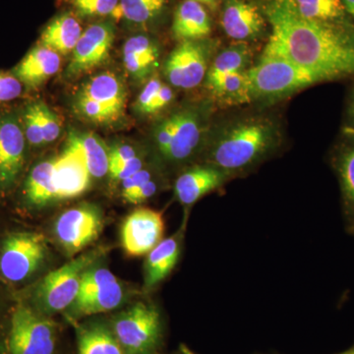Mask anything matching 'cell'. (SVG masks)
I'll return each instance as SVG.
<instances>
[{"label": "cell", "instance_id": "1", "mask_svg": "<svg viewBox=\"0 0 354 354\" xmlns=\"http://www.w3.org/2000/svg\"><path fill=\"white\" fill-rule=\"evenodd\" d=\"M271 36L263 53L279 55L324 81L354 74V24L305 18L291 0H268Z\"/></svg>", "mask_w": 354, "mask_h": 354}, {"label": "cell", "instance_id": "2", "mask_svg": "<svg viewBox=\"0 0 354 354\" xmlns=\"http://www.w3.org/2000/svg\"><path fill=\"white\" fill-rule=\"evenodd\" d=\"M279 127L264 116H249L230 121L209 144L206 165L215 167L230 178L252 171L278 149Z\"/></svg>", "mask_w": 354, "mask_h": 354}, {"label": "cell", "instance_id": "3", "mask_svg": "<svg viewBox=\"0 0 354 354\" xmlns=\"http://www.w3.org/2000/svg\"><path fill=\"white\" fill-rule=\"evenodd\" d=\"M252 101L271 102L297 91L325 82L320 76L279 55L263 53L259 62L247 70Z\"/></svg>", "mask_w": 354, "mask_h": 354}, {"label": "cell", "instance_id": "4", "mask_svg": "<svg viewBox=\"0 0 354 354\" xmlns=\"http://www.w3.org/2000/svg\"><path fill=\"white\" fill-rule=\"evenodd\" d=\"M127 91L120 77L104 72L88 79L74 99V109L84 120L111 125L124 116Z\"/></svg>", "mask_w": 354, "mask_h": 354}, {"label": "cell", "instance_id": "5", "mask_svg": "<svg viewBox=\"0 0 354 354\" xmlns=\"http://www.w3.org/2000/svg\"><path fill=\"white\" fill-rule=\"evenodd\" d=\"M204 125L201 113L195 109H185L172 113L153 129L158 152L167 162L188 160L201 144Z\"/></svg>", "mask_w": 354, "mask_h": 354}, {"label": "cell", "instance_id": "6", "mask_svg": "<svg viewBox=\"0 0 354 354\" xmlns=\"http://www.w3.org/2000/svg\"><path fill=\"white\" fill-rule=\"evenodd\" d=\"M113 333L128 354H148L160 339V313L152 305L139 302L114 321Z\"/></svg>", "mask_w": 354, "mask_h": 354}, {"label": "cell", "instance_id": "7", "mask_svg": "<svg viewBox=\"0 0 354 354\" xmlns=\"http://www.w3.org/2000/svg\"><path fill=\"white\" fill-rule=\"evenodd\" d=\"M95 259L97 252L83 254L50 272L37 290L41 306L48 312H58L73 304L80 290L84 272Z\"/></svg>", "mask_w": 354, "mask_h": 354}, {"label": "cell", "instance_id": "8", "mask_svg": "<svg viewBox=\"0 0 354 354\" xmlns=\"http://www.w3.org/2000/svg\"><path fill=\"white\" fill-rule=\"evenodd\" d=\"M214 44L207 39L183 41L171 51L165 64V75L176 88H196L206 79Z\"/></svg>", "mask_w": 354, "mask_h": 354}, {"label": "cell", "instance_id": "9", "mask_svg": "<svg viewBox=\"0 0 354 354\" xmlns=\"http://www.w3.org/2000/svg\"><path fill=\"white\" fill-rule=\"evenodd\" d=\"M124 298L122 286L106 268H90L84 272L80 290L73 302L77 315H92L115 309Z\"/></svg>", "mask_w": 354, "mask_h": 354}, {"label": "cell", "instance_id": "10", "mask_svg": "<svg viewBox=\"0 0 354 354\" xmlns=\"http://www.w3.org/2000/svg\"><path fill=\"white\" fill-rule=\"evenodd\" d=\"M46 253L43 235L34 232L9 235L2 246L0 272L8 281H23L38 269Z\"/></svg>", "mask_w": 354, "mask_h": 354}, {"label": "cell", "instance_id": "11", "mask_svg": "<svg viewBox=\"0 0 354 354\" xmlns=\"http://www.w3.org/2000/svg\"><path fill=\"white\" fill-rule=\"evenodd\" d=\"M9 348L11 354H53L55 326L48 319L20 305L13 313Z\"/></svg>", "mask_w": 354, "mask_h": 354}, {"label": "cell", "instance_id": "12", "mask_svg": "<svg viewBox=\"0 0 354 354\" xmlns=\"http://www.w3.org/2000/svg\"><path fill=\"white\" fill-rule=\"evenodd\" d=\"M101 230V213L90 205L64 212L55 225L58 241L70 255L80 252L92 243L99 236Z\"/></svg>", "mask_w": 354, "mask_h": 354}, {"label": "cell", "instance_id": "13", "mask_svg": "<svg viewBox=\"0 0 354 354\" xmlns=\"http://www.w3.org/2000/svg\"><path fill=\"white\" fill-rule=\"evenodd\" d=\"M165 221L155 209H135L125 218L121 227V243L130 256L146 255L162 241Z\"/></svg>", "mask_w": 354, "mask_h": 354}, {"label": "cell", "instance_id": "14", "mask_svg": "<svg viewBox=\"0 0 354 354\" xmlns=\"http://www.w3.org/2000/svg\"><path fill=\"white\" fill-rule=\"evenodd\" d=\"M113 41V25L97 23L88 27L72 51L71 62L67 67L68 76L82 75L101 65L108 58Z\"/></svg>", "mask_w": 354, "mask_h": 354}, {"label": "cell", "instance_id": "15", "mask_svg": "<svg viewBox=\"0 0 354 354\" xmlns=\"http://www.w3.org/2000/svg\"><path fill=\"white\" fill-rule=\"evenodd\" d=\"M221 26L230 38L246 43L259 38L265 31L264 14L247 0H227L221 14Z\"/></svg>", "mask_w": 354, "mask_h": 354}, {"label": "cell", "instance_id": "16", "mask_svg": "<svg viewBox=\"0 0 354 354\" xmlns=\"http://www.w3.org/2000/svg\"><path fill=\"white\" fill-rule=\"evenodd\" d=\"M25 134L12 116L0 118V183L12 184L24 162Z\"/></svg>", "mask_w": 354, "mask_h": 354}, {"label": "cell", "instance_id": "17", "mask_svg": "<svg viewBox=\"0 0 354 354\" xmlns=\"http://www.w3.org/2000/svg\"><path fill=\"white\" fill-rule=\"evenodd\" d=\"M53 180L57 199H69L82 194L90 185L91 174L78 153L67 146L59 157L53 160Z\"/></svg>", "mask_w": 354, "mask_h": 354}, {"label": "cell", "instance_id": "18", "mask_svg": "<svg viewBox=\"0 0 354 354\" xmlns=\"http://www.w3.org/2000/svg\"><path fill=\"white\" fill-rule=\"evenodd\" d=\"M230 179L225 172L215 167L198 165L177 177L174 192L181 204L191 206L205 195L223 187Z\"/></svg>", "mask_w": 354, "mask_h": 354}, {"label": "cell", "instance_id": "19", "mask_svg": "<svg viewBox=\"0 0 354 354\" xmlns=\"http://www.w3.org/2000/svg\"><path fill=\"white\" fill-rule=\"evenodd\" d=\"M123 64L134 80L149 78L158 65L160 48L157 43L145 35H137L127 39L122 50Z\"/></svg>", "mask_w": 354, "mask_h": 354}, {"label": "cell", "instance_id": "20", "mask_svg": "<svg viewBox=\"0 0 354 354\" xmlns=\"http://www.w3.org/2000/svg\"><path fill=\"white\" fill-rule=\"evenodd\" d=\"M346 138L333 156V165L341 186L342 208L348 232L354 227V132L346 130Z\"/></svg>", "mask_w": 354, "mask_h": 354}, {"label": "cell", "instance_id": "21", "mask_svg": "<svg viewBox=\"0 0 354 354\" xmlns=\"http://www.w3.org/2000/svg\"><path fill=\"white\" fill-rule=\"evenodd\" d=\"M60 64L62 59L57 53L39 44L23 58L14 74L28 88H38L57 73Z\"/></svg>", "mask_w": 354, "mask_h": 354}, {"label": "cell", "instance_id": "22", "mask_svg": "<svg viewBox=\"0 0 354 354\" xmlns=\"http://www.w3.org/2000/svg\"><path fill=\"white\" fill-rule=\"evenodd\" d=\"M211 20L206 9L194 0H184L177 7L172 23V32L183 41L207 38L211 32Z\"/></svg>", "mask_w": 354, "mask_h": 354}, {"label": "cell", "instance_id": "23", "mask_svg": "<svg viewBox=\"0 0 354 354\" xmlns=\"http://www.w3.org/2000/svg\"><path fill=\"white\" fill-rule=\"evenodd\" d=\"M181 251V234L162 239L148 253L145 265V286L152 288L158 286L174 269Z\"/></svg>", "mask_w": 354, "mask_h": 354}, {"label": "cell", "instance_id": "24", "mask_svg": "<svg viewBox=\"0 0 354 354\" xmlns=\"http://www.w3.org/2000/svg\"><path fill=\"white\" fill-rule=\"evenodd\" d=\"M83 30L80 22L71 13H64L51 20L41 35V44L58 55L72 53Z\"/></svg>", "mask_w": 354, "mask_h": 354}, {"label": "cell", "instance_id": "25", "mask_svg": "<svg viewBox=\"0 0 354 354\" xmlns=\"http://www.w3.org/2000/svg\"><path fill=\"white\" fill-rule=\"evenodd\" d=\"M82 158L91 176L101 178L109 172V149L97 135L88 132H71L68 145Z\"/></svg>", "mask_w": 354, "mask_h": 354}, {"label": "cell", "instance_id": "26", "mask_svg": "<svg viewBox=\"0 0 354 354\" xmlns=\"http://www.w3.org/2000/svg\"><path fill=\"white\" fill-rule=\"evenodd\" d=\"M251 57L252 53L246 43H237L221 50L209 65L206 85L228 74L247 71L250 68Z\"/></svg>", "mask_w": 354, "mask_h": 354}, {"label": "cell", "instance_id": "27", "mask_svg": "<svg viewBox=\"0 0 354 354\" xmlns=\"http://www.w3.org/2000/svg\"><path fill=\"white\" fill-rule=\"evenodd\" d=\"M214 97L225 106H239L252 102L250 81L245 72L228 74L207 84Z\"/></svg>", "mask_w": 354, "mask_h": 354}, {"label": "cell", "instance_id": "28", "mask_svg": "<svg viewBox=\"0 0 354 354\" xmlns=\"http://www.w3.org/2000/svg\"><path fill=\"white\" fill-rule=\"evenodd\" d=\"M25 193L28 201L37 207L57 199L53 180V160L39 162L32 169L26 183Z\"/></svg>", "mask_w": 354, "mask_h": 354}, {"label": "cell", "instance_id": "29", "mask_svg": "<svg viewBox=\"0 0 354 354\" xmlns=\"http://www.w3.org/2000/svg\"><path fill=\"white\" fill-rule=\"evenodd\" d=\"M167 0H120L111 16L135 24H145L158 17L167 6Z\"/></svg>", "mask_w": 354, "mask_h": 354}, {"label": "cell", "instance_id": "30", "mask_svg": "<svg viewBox=\"0 0 354 354\" xmlns=\"http://www.w3.org/2000/svg\"><path fill=\"white\" fill-rule=\"evenodd\" d=\"M79 354H124L114 335L102 326L88 328L79 335Z\"/></svg>", "mask_w": 354, "mask_h": 354}, {"label": "cell", "instance_id": "31", "mask_svg": "<svg viewBox=\"0 0 354 354\" xmlns=\"http://www.w3.org/2000/svg\"><path fill=\"white\" fill-rule=\"evenodd\" d=\"M298 12L308 19L325 22L349 21L342 0H291Z\"/></svg>", "mask_w": 354, "mask_h": 354}, {"label": "cell", "instance_id": "32", "mask_svg": "<svg viewBox=\"0 0 354 354\" xmlns=\"http://www.w3.org/2000/svg\"><path fill=\"white\" fill-rule=\"evenodd\" d=\"M74 9L84 16L111 15L120 0H68Z\"/></svg>", "mask_w": 354, "mask_h": 354}, {"label": "cell", "instance_id": "33", "mask_svg": "<svg viewBox=\"0 0 354 354\" xmlns=\"http://www.w3.org/2000/svg\"><path fill=\"white\" fill-rule=\"evenodd\" d=\"M39 121L43 130L44 144L53 143L59 137L62 131V122L57 114L44 102H36Z\"/></svg>", "mask_w": 354, "mask_h": 354}, {"label": "cell", "instance_id": "34", "mask_svg": "<svg viewBox=\"0 0 354 354\" xmlns=\"http://www.w3.org/2000/svg\"><path fill=\"white\" fill-rule=\"evenodd\" d=\"M24 121V134L26 139H27L32 145H43V144H44L43 130H41V121H39L36 102L30 104V106L26 109Z\"/></svg>", "mask_w": 354, "mask_h": 354}, {"label": "cell", "instance_id": "35", "mask_svg": "<svg viewBox=\"0 0 354 354\" xmlns=\"http://www.w3.org/2000/svg\"><path fill=\"white\" fill-rule=\"evenodd\" d=\"M143 169V162L141 158L135 157L127 162H118V164L109 165V174L113 180L121 181L127 179Z\"/></svg>", "mask_w": 354, "mask_h": 354}, {"label": "cell", "instance_id": "36", "mask_svg": "<svg viewBox=\"0 0 354 354\" xmlns=\"http://www.w3.org/2000/svg\"><path fill=\"white\" fill-rule=\"evenodd\" d=\"M22 93V83L16 76L0 73V102L12 101Z\"/></svg>", "mask_w": 354, "mask_h": 354}, {"label": "cell", "instance_id": "37", "mask_svg": "<svg viewBox=\"0 0 354 354\" xmlns=\"http://www.w3.org/2000/svg\"><path fill=\"white\" fill-rule=\"evenodd\" d=\"M162 85V83L160 82V79L157 78L151 79L147 83L145 88L140 93L138 99H137L136 109L139 113L149 114L153 100H155L156 95H158Z\"/></svg>", "mask_w": 354, "mask_h": 354}, {"label": "cell", "instance_id": "38", "mask_svg": "<svg viewBox=\"0 0 354 354\" xmlns=\"http://www.w3.org/2000/svg\"><path fill=\"white\" fill-rule=\"evenodd\" d=\"M151 179H152V174L144 169L133 174L132 176L128 177L122 181V197L127 199V197L131 196Z\"/></svg>", "mask_w": 354, "mask_h": 354}, {"label": "cell", "instance_id": "39", "mask_svg": "<svg viewBox=\"0 0 354 354\" xmlns=\"http://www.w3.org/2000/svg\"><path fill=\"white\" fill-rule=\"evenodd\" d=\"M109 165H113L131 160L137 157V153L133 147L127 144H118L109 149Z\"/></svg>", "mask_w": 354, "mask_h": 354}, {"label": "cell", "instance_id": "40", "mask_svg": "<svg viewBox=\"0 0 354 354\" xmlns=\"http://www.w3.org/2000/svg\"><path fill=\"white\" fill-rule=\"evenodd\" d=\"M174 95L172 88L169 86L162 84L158 95H156L155 100H153L150 111H149V114L158 113V111L165 109V106H169L172 102V99H174Z\"/></svg>", "mask_w": 354, "mask_h": 354}, {"label": "cell", "instance_id": "41", "mask_svg": "<svg viewBox=\"0 0 354 354\" xmlns=\"http://www.w3.org/2000/svg\"><path fill=\"white\" fill-rule=\"evenodd\" d=\"M157 191V183L153 180L152 178L148 183L144 184L137 192H135L131 196L127 197L124 200L128 203H131V204H140V203L145 202L147 200L150 199L151 197H153Z\"/></svg>", "mask_w": 354, "mask_h": 354}, {"label": "cell", "instance_id": "42", "mask_svg": "<svg viewBox=\"0 0 354 354\" xmlns=\"http://www.w3.org/2000/svg\"><path fill=\"white\" fill-rule=\"evenodd\" d=\"M346 116H348V130L354 132V88L351 95H349Z\"/></svg>", "mask_w": 354, "mask_h": 354}, {"label": "cell", "instance_id": "43", "mask_svg": "<svg viewBox=\"0 0 354 354\" xmlns=\"http://www.w3.org/2000/svg\"><path fill=\"white\" fill-rule=\"evenodd\" d=\"M342 2L348 15L354 17V0H342Z\"/></svg>", "mask_w": 354, "mask_h": 354}, {"label": "cell", "instance_id": "44", "mask_svg": "<svg viewBox=\"0 0 354 354\" xmlns=\"http://www.w3.org/2000/svg\"><path fill=\"white\" fill-rule=\"evenodd\" d=\"M194 1L199 2L202 6L205 4V6H208L211 8H216V6H218V0H194Z\"/></svg>", "mask_w": 354, "mask_h": 354}, {"label": "cell", "instance_id": "45", "mask_svg": "<svg viewBox=\"0 0 354 354\" xmlns=\"http://www.w3.org/2000/svg\"><path fill=\"white\" fill-rule=\"evenodd\" d=\"M339 354H354V346L353 348L348 349V351H344V353Z\"/></svg>", "mask_w": 354, "mask_h": 354}, {"label": "cell", "instance_id": "46", "mask_svg": "<svg viewBox=\"0 0 354 354\" xmlns=\"http://www.w3.org/2000/svg\"><path fill=\"white\" fill-rule=\"evenodd\" d=\"M183 351H184V354H193L192 353H191L190 351H188V349L184 348Z\"/></svg>", "mask_w": 354, "mask_h": 354}, {"label": "cell", "instance_id": "47", "mask_svg": "<svg viewBox=\"0 0 354 354\" xmlns=\"http://www.w3.org/2000/svg\"><path fill=\"white\" fill-rule=\"evenodd\" d=\"M349 232H351V234H353V236H354V227H353V228H351V230H349Z\"/></svg>", "mask_w": 354, "mask_h": 354}]
</instances>
